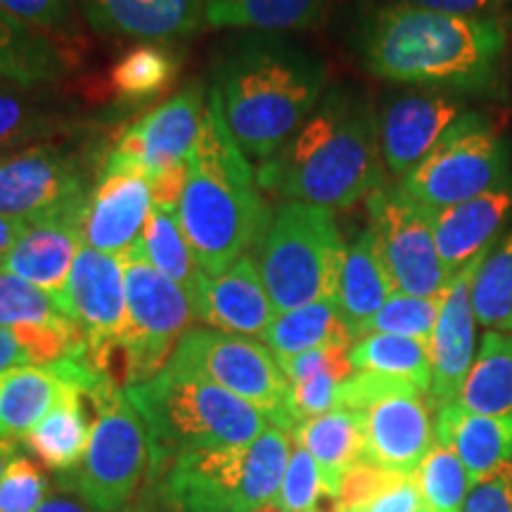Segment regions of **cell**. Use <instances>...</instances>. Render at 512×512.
<instances>
[{
	"instance_id": "obj_1",
	"label": "cell",
	"mask_w": 512,
	"mask_h": 512,
	"mask_svg": "<svg viewBox=\"0 0 512 512\" xmlns=\"http://www.w3.org/2000/svg\"><path fill=\"white\" fill-rule=\"evenodd\" d=\"M508 50L501 17H470L384 3L356 27V53L377 79L444 88L453 93H491L498 88Z\"/></svg>"
},
{
	"instance_id": "obj_2",
	"label": "cell",
	"mask_w": 512,
	"mask_h": 512,
	"mask_svg": "<svg viewBox=\"0 0 512 512\" xmlns=\"http://www.w3.org/2000/svg\"><path fill=\"white\" fill-rule=\"evenodd\" d=\"M377 107L351 86L325 88L294 136L256 171L259 188L287 202L349 209L384 185Z\"/></svg>"
},
{
	"instance_id": "obj_3",
	"label": "cell",
	"mask_w": 512,
	"mask_h": 512,
	"mask_svg": "<svg viewBox=\"0 0 512 512\" xmlns=\"http://www.w3.org/2000/svg\"><path fill=\"white\" fill-rule=\"evenodd\" d=\"M325 79L311 50L283 34L245 31L219 53L209 95L242 152L266 162L323 98Z\"/></svg>"
},
{
	"instance_id": "obj_4",
	"label": "cell",
	"mask_w": 512,
	"mask_h": 512,
	"mask_svg": "<svg viewBox=\"0 0 512 512\" xmlns=\"http://www.w3.org/2000/svg\"><path fill=\"white\" fill-rule=\"evenodd\" d=\"M188 164L178 221L204 273L219 275L254 252L273 214L261 200L249 157L211 95Z\"/></svg>"
},
{
	"instance_id": "obj_5",
	"label": "cell",
	"mask_w": 512,
	"mask_h": 512,
	"mask_svg": "<svg viewBox=\"0 0 512 512\" xmlns=\"http://www.w3.org/2000/svg\"><path fill=\"white\" fill-rule=\"evenodd\" d=\"M128 399L143 415L150 434V482L155 484L181 456L209 448L245 446L271 422L266 415L200 375L166 366L136 387Z\"/></svg>"
},
{
	"instance_id": "obj_6",
	"label": "cell",
	"mask_w": 512,
	"mask_h": 512,
	"mask_svg": "<svg viewBox=\"0 0 512 512\" xmlns=\"http://www.w3.org/2000/svg\"><path fill=\"white\" fill-rule=\"evenodd\" d=\"M292 432L268 425L245 446L181 456L155 482V494L176 512H259L278 503Z\"/></svg>"
},
{
	"instance_id": "obj_7",
	"label": "cell",
	"mask_w": 512,
	"mask_h": 512,
	"mask_svg": "<svg viewBox=\"0 0 512 512\" xmlns=\"http://www.w3.org/2000/svg\"><path fill=\"white\" fill-rule=\"evenodd\" d=\"M344 249L335 211L285 202L256 245V266L275 313L335 299Z\"/></svg>"
},
{
	"instance_id": "obj_8",
	"label": "cell",
	"mask_w": 512,
	"mask_h": 512,
	"mask_svg": "<svg viewBox=\"0 0 512 512\" xmlns=\"http://www.w3.org/2000/svg\"><path fill=\"white\" fill-rule=\"evenodd\" d=\"M93 403V427L81 465L69 472L74 494L95 512H119L131 503L150 472V434L143 415L102 375L88 392Z\"/></svg>"
},
{
	"instance_id": "obj_9",
	"label": "cell",
	"mask_w": 512,
	"mask_h": 512,
	"mask_svg": "<svg viewBox=\"0 0 512 512\" xmlns=\"http://www.w3.org/2000/svg\"><path fill=\"white\" fill-rule=\"evenodd\" d=\"M508 174L501 126L482 112H467L399 185L411 200L437 211L501 188Z\"/></svg>"
},
{
	"instance_id": "obj_10",
	"label": "cell",
	"mask_w": 512,
	"mask_h": 512,
	"mask_svg": "<svg viewBox=\"0 0 512 512\" xmlns=\"http://www.w3.org/2000/svg\"><path fill=\"white\" fill-rule=\"evenodd\" d=\"M169 368L219 384L264 413L271 425L292 432L287 418L290 382L266 344L214 328H190L178 342Z\"/></svg>"
},
{
	"instance_id": "obj_11",
	"label": "cell",
	"mask_w": 512,
	"mask_h": 512,
	"mask_svg": "<svg viewBox=\"0 0 512 512\" xmlns=\"http://www.w3.org/2000/svg\"><path fill=\"white\" fill-rule=\"evenodd\" d=\"M126 271V328L119 339L124 351L126 387H136L162 373L190 330L195 311L190 294L164 278L131 249L124 256Z\"/></svg>"
},
{
	"instance_id": "obj_12",
	"label": "cell",
	"mask_w": 512,
	"mask_h": 512,
	"mask_svg": "<svg viewBox=\"0 0 512 512\" xmlns=\"http://www.w3.org/2000/svg\"><path fill=\"white\" fill-rule=\"evenodd\" d=\"M83 164L57 145H34L0 157V214L27 226L83 223L88 195Z\"/></svg>"
},
{
	"instance_id": "obj_13",
	"label": "cell",
	"mask_w": 512,
	"mask_h": 512,
	"mask_svg": "<svg viewBox=\"0 0 512 512\" xmlns=\"http://www.w3.org/2000/svg\"><path fill=\"white\" fill-rule=\"evenodd\" d=\"M368 214L396 292L441 297L453 278L434 242L432 209L411 200L399 183H384L368 197Z\"/></svg>"
},
{
	"instance_id": "obj_14",
	"label": "cell",
	"mask_w": 512,
	"mask_h": 512,
	"mask_svg": "<svg viewBox=\"0 0 512 512\" xmlns=\"http://www.w3.org/2000/svg\"><path fill=\"white\" fill-rule=\"evenodd\" d=\"M67 316L81 330L88 361L105 373L126 328L124 259L81 247L67 285Z\"/></svg>"
},
{
	"instance_id": "obj_15",
	"label": "cell",
	"mask_w": 512,
	"mask_h": 512,
	"mask_svg": "<svg viewBox=\"0 0 512 512\" xmlns=\"http://www.w3.org/2000/svg\"><path fill=\"white\" fill-rule=\"evenodd\" d=\"M467 112L460 93L444 88L420 86L387 95L377 107V128L389 174H411Z\"/></svg>"
},
{
	"instance_id": "obj_16",
	"label": "cell",
	"mask_w": 512,
	"mask_h": 512,
	"mask_svg": "<svg viewBox=\"0 0 512 512\" xmlns=\"http://www.w3.org/2000/svg\"><path fill=\"white\" fill-rule=\"evenodd\" d=\"M152 209L150 176L110 152L88 195L83 245L124 259L143 235Z\"/></svg>"
},
{
	"instance_id": "obj_17",
	"label": "cell",
	"mask_w": 512,
	"mask_h": 512,
	"mask_svg": "<svg viewBox=\"0 0 512 512\" xmlns=\"http://www.w3.org/2000/svg\"><path fill=\"white\" fill-rule=\"evenodd\" d=\"M204 110L207 105L202 98V86L190 83L185 91L133 121L121 133L112 152L143 169L150 178L169 166L188 162L192 147L200 138Z\"/></svg>"
},
{
	"instance_id": "obj_18",
	"label": "cell",
	"mask_w": 512,
	"mask_h": 512,
	"mask_svg": "<svg viewBox=\"0 0 512 512\" xmlns=\"http://www.w3.org/2000/svg\"><path fill=\"white\" fill-rule=\"evenodd\" d=\"M102 375L86 358L0 373V437L24 439L69 394H88Z\"/></svg>"
},
{
	"instance_id": "obj_19",
	"label": "cell",
	"mask_w": 512,
	"mask_h": 512,
	"mask_svg": "<svg viewBox=\"0 0 512 512\" xmlns=\"http://www.w3.org/2000/svg\"><path fill=\"white\" fill-rule=\"evenodd\" d=\"M430 396L420 389L401 392L363 411V460L399 475H415L437 441Z\"/></svg>"
},
{
	"instance_id": "obj_20",
	"label": "cell",
	"mask_w": 512,
	"mask_h": 512,
	"mask_svg": "<svg viewBox=\"0 0 512 512\" xmlns=\"http://www.w3.org/2000/svg\"><path fill=\"white\" fill-rule=\"evenodd\" d=\"M489 254V252H486ZM484 254V256H486ZM484 256L472 261L451 280L441 302V311L430 337V363H432V387L430 403L434 408L444 403L458 401L463 392L467 375L475 366V342H477V318L472 311L470 285L477 266Z\"/></svg>"
},
{
	"instance_id": "obj_21",
	"label": "cell",
	"mask_w": 512,
	"mask_h": 512,
	"mask_svg": "<svg viewBox=\"0 0 512 512\" xmlns=\"http://www.w3.org/2000/svg\"><path fill=\"white\" fill-rule=\"evenodd\" d=\"M190 302L197 320L242 337H264L278 316L252 252L242 254L219 275H204Z\"/></svg>"
},
{
	"instance_id": "obj_22",
	"label": "cell",
	"mask_w": 512,
	"mask_h": 512,
	"mask_svg": "<svg viewBox=\"0 0 512 512\" xmlns=\"http://www.w3.org/2000/svg\"><path fill=\"white\" fill-rule=\"evenodd\" d=\"M88 24L100 34L174 41L207 27V0H79Z\"/></svg>"
},
{
	"instance_id": "obj_23",
	"label": "cell",
	"mask_w": 512,
	"mask_h": 512,
	"mask_svg": "<svg viewBox=\"0 0 512 512\" xmlns=\"http://www.w3.org/2000/svg\"><path fill=\"white\" fill-rule=\"evenodd\" d=\"M512 211V183L453 207L432 211V230L441 264L451 278L494 247Z\"/></svg>"
},
{
	"instance_id": "obj_24",
	"label": "cell",
	"mask_w": 512,
	"mask_h": 512,
	"mask_svg": "<svg viewBox=\"0 0 512 512\" xmlns=\"http://www.w3.org/2000/svg\"><path fill=\"white\" fill-rule=\"evenodd\" d=\"M83 247L79 223H34L24 228L0 264V271L17 275L48 292L67 313V285L74 261Z\"/></svg>"
},
{
	"instance_id": "obj_25",
	"label": "cell",
	"mask_w": 512,
	"mask_h": 512,
	"mask_svg": "<svg viewBox=\"0 0 512 512\" xmlns=\"http://www.w3.org/2000/svg\"><path fill=\"white\" fill-rule=\"evenodd\" d=\"M396 292L373 228H363L344 249L335 302L351 337L358 339L377 311Z\"/></svg>"
},
{
	"instance_id": "obj_26",
	"label": "cell",
	"mask_w": 512,
	"mask_h": 512,
	"mask_svg": "<svg viewBox=\"0 0 512 512\" xmlns=\"http://www.w3.org/2000/svg\"><path fill=\"white\" fill-rule=\"evenodd\" d=\"M434 434L439 444L458 453L472 484L496 467L512 463V418L472 413L458 401H451L437 408Z\"/></svg>"
},
{
	"instance_id": "obj_27",
	"label": "cell",
	"mask_w": 512,
	"mask_h": 512,
	"mask_svg": "<svg viewBox=\"0 0 512 512\" xmlns=\"http://www.w3.org/2000/svg\"><path fill=\"white\" fill-rule=\"evenodd\" d=\"M292 439L316 460L325 494L337 498L344 477L358 463H363V446H366L363 413L351 411V408H335L294 427Z\"/></svg>"
},
{
	"instance_id": "obj_28",
	"label": "cell",
	"mask_w": 512,
	"mask_h": 512,
	"mask_svg": "<svg viewBox=\"0 0 512 512\" xmlns=\"http://www.w3.org/2000/svg\"><path fill=\"white\" fill-rule=\"evenodd\" d=\"M330 3L332 0H207V27L285 34L318 24Z\"/></svg>"
},
{
	"instance_id": "obj_29",
	"label": "cell",
	"mask_w": 512,
	"mask_h": 512,
	"mask_svg": "<svg viewBox=\"0 0 512 512\" xmlns=\"http://www.w3.org/2000/svg\"><path fill=\"white\" fill-rule=\"evenodd\" d=\"M261 339L278 358H292L330 344H354L335 299H318L299 309L278 313Z\"/></svg>"
},
{
	"instance_id": "obj_30",
	"label": "cell",
	"mask_w": 512,
	"mask_h": 512,
	"mask_svg": "<svg viewBox=\"0 0 512 512\" xmlns=\"http://www.w3.org/2000/svg\"><path fill=\"white\" fill-rule=\"evenodd\" d=\"M83 394L86 392L69 394L24 437L29 451L60 475H67L81 465L91 441L93 422L86 418Z\"/></svg>"
},
{
	"instance_id": "obj_31",
	"label": "cell",
	"mask_w": 512,
	"mask_h": 512,
	"mask_svg": "<svg viewBox=\"0 0 512 512\" xmlns=\"http://www.w3.org/2000/svg\"><path fill=\"white\" fill-rule=\"evenodd\" d=\"M458 403L472 413L512 418V335L508 332L486 330Z\"/></svg>"
},
{
	"instance_id": "obj_32",
	"label": "cell",
	"mask_w": 512,
	"mask_h": 512,
	"mask_svg": "<svg viewBox=\"0 0 512 512\" xmlns=\"http://www.w3.org/2000/svg\"><path fill=\"white\" fill-rule=\"evenodd\" d=\"M349 361L354 370H361V373H375L411 382L420 392L430 394V347L420 339L368 332V335L354 339L349 349Z\"/></svg>"
},
{
	"instance_id": "obj_33",
	"label": "cell",
	"mask_w": 512,
	"mask_h": 512,
	"mask_svg": "<svg viewBox=\"0 0 512 512\" xmlns=\"http://www.w3.org/2000/svg\"><path fill=\"white\" fill-rule=\"evenodd\" d=\"M64 67L62 50L50 36L0 15V83L43 86L60 79Z\"/></svg>"
},
{
	"instance_id": "obj_34",
	"label": "cell",
	"mask_w": 512,
	"mask_h": 512,
	"mask_svg": "<svg viewBox=\"0 0 512 512\" xmlns=\"http://www.w3.org/2000/svg\"><path fill=\"white\" fill-rule=\"evenodd\" d=\"M22 83H0V157L15 155L27 147L67 131V121L46 100Z\"/></svg>"
},
{
	"instance_id": "obj_35",
	"label": "cell",
	"mask_w": 512,
	"mask_h": 512,
	"mask_svg": "<svg viewBox=\"0 0 512 512\" xmlns=\"http://www.w3.org/2000/svg\"><path fill=\"white\" fill-rule=\"evenodd\" d=\"M133 249L152 268H157L164 278L174 280L188 294L195 292L204 275H207L200 261H197L195 249L185 238L181 221H178V214H174V211L157 207L152 209L143 235H140Z\"/></svg>"
},
{
	"instance_id": "obj_36",
	"label": "cell",
	"mask_w": 512,
	"mask_h": 512,
	"mask_svg": "<svg viewBox=\"0 0 512 512\" xmlns=\"http://www.w3.org/2000/svg\"><path fill=\"white\" fill-rule=\"evenodd\" d=\"M181 60L164 43H143L121 55L110 72V91L121 105H143L176 81Z\"/></svg>"
},
{
	"instance_id": "obj_37",
	"label": "cell",
	"mask_w": 512,
	"mask_h": 512,
	"mask_svg": "<svg viewBox=\"0 0 512 512\" xmlns=\"http://www.w3.org/2000/svg\"><path fill=\"white\" fill-rule=\"evenodd\" d=\"M472 311L486 330L508 332L512 325V228L494 242L470 285Z\"/></svg>"
},
{
	"instance_id": "obj_38",
	"label": "cell",
	"mask_w": 512,
	"mask_h": 512,
	"mask_svg": "<svg viewBox=\"0 0 512 512\" xmlns=\"http://www.w3.org/2000/svg\"><path fill=\"white\" fill-rule=\"evenodd\" d=\"M415 482L425 508L434 512H463L472 477L453 448L434 441L430 453L415 470Z\"/></svg>"
},
{
	"instance_id": "obj_39",
	"label": "cell",
	"mask_w": 512,
	"mask_h": 512,
	"mask_svg": "<svg viewBox=\"0 0 512 512\" xmlns=\"http://www.w3.org/2000/svg\"><path fill=\"white\" fill-rule=\"evenodd\" d=\"M444 294L441 297H413V294L394 292L387 299V304L366 325L363 335H368V332H384V335L413 337L430 344Z\"/></svg>"
},
{
	"instance_id": "obj_40",
	"label": "cell",
	"mask_w": 512,
	"mask_h": 512,
	"mask_svg": "<svg viewBox=\"0 0 512 512\" xmlns=\"http://www.w3.org/2000/svg\"><path fill=\"white\" fill-rule=\"evenodd\" d=\"M69 318L48 292L17 275L0 271V328H15L27 323H53Z\"/></svg>"
},
{
	"instance_id": "obj_41",
	"label": "cell",
	"mask_w": 512,
	"mask_h": 512,
	"mask_svg": "<svg viewBox=\"0 0 512 512\" xmlns=\"http://www.w3.org/2000/svg\"><path fill=\"white\" fill-rule=\"evenodd\" d=\"M323 494L325 486L316 460L304 446L294 444L275 508L278 512H316Z\"/></svg>"
},
{
	"instance_id": "obj_42",
	"label": "cell",
	"mask_w": 512,
	"mask_h": 512,
	"mask_svg": "<svg viewBox=\"0 0 512 512\" xmlns=\"http://www.w3.org/2000/svg\"><path fill=\"white\" fill-rule=\"evenodd\" d=\"M349 377L339 373H323L311 380L290 384L287 392V418L292 430L302 422L318 418L342 406V384Z\"/></svg>"
},
{
	"instance_id": "obj_43",
	"label": "cell",
	"mask_w": 512,
	"mask_h": 512,
	"mask_svg": "<svg viewBox=\"0 0 512 512\" xmlns=\"http://www.w3.org/2000/svg\"><path fill=\"white\" fill-rule=\"evenodd\" d=\"M46 496L48 479L27 456H17L0 477V512H36Z\"/></svg>"
},
{
	"instance_id": "obj_44",
	"label": "cell",
	"mask_w": 512,
	"mask_h": 512,
	"mask_svg": "<svg viewBox=\"0 0 512 512\" xmlns=\"http://www.w3.org/2000/svg\"><path fill=\"white\" fill-rule=\"evenodd\" d=\"M0 15L24 27L67 38L76 31L72 0H0Z\"/></svg>"
},
{
	"instance_id": "obj_45",
	"label": "cell",
	"mask_w": 512,
	"mask_h": 512,
	"mask_svg": "<svg viewBox=\"0 0 512 512\" xmlns=\"http://www.w3.org/2000/svg\"><path fill=\"white\" fill-rule=\"evenodd\" d=\"M349 349L351 347H347V344H330V347L306 351V354L292 358H278V361L290 384L311 380V377L323 373H339L351 377L356 370L349 361Z\"/></svg>"
},
{
	"instance_id": "obj_46",
	"label": "cell",
	"mask_w": 512,
	"mask_h": 512,
	"mask_svg": "<svg viewBox=\"0 0 512 512\" xmlns=\"http://www.w3.org/2000/svg\"><path fill=\"white\" fill-rule=\"evenodd\" d=\"M463 512H512V463L477 479L470 486Z\"/></svg>"
},
{
	"instance_id": "obj_47",
	"label": "cell",
	"mask_w": 512,
	"mask_h": 512,
	"mask_svg": "<svg viewBox=\"0 0 512 512\" xmlns=\"http://www.w3.org/2000/svg\"><path fill=\"white\" fill-rule=\"evenodd\" d=\"M425 501L415 482V475H399L392 484L384 486L373 501L356 512H422Z\"/></svg>"
},
{
	"instance_id": "obj_48",
	"label": "cell",
	"mask_w": 512,
	"mask_h": 512,
	"mask_svg": "<svg viewBox=\"0 0 512 512\" xmlns=\"http://www.w3.org/2000/svg\"><path fill=\"white\" fill-rule=\"evenodd\" d=\"M188 174H190V164L181 162L169 166V169L159 171L150 178V188H152V204L157 209H166L178 214V207H181L185 185H188Z\"/></svg>"
},
{
	"instance_id": "obj_49",
	"label": "cell",
	"mask_w": 512,
	"mask_h": 512,
	"mask_svg": "<svg viewBox=\"0 0 512 512\" xmlns=\"http://www.w3.org/2000/svg\"><path fill=\"white\" fill-rule=\"evenodd\" d=\"M392 3H406L415 5V8L470 17H498V10H501V3H498V0H392Z\"/></svg>"
},
{
	"instance_id": "obj_50",
	"label": "cell",
	"mask_w": 512,
	"mask_h": 512,
	"mask_svg": "<svg viewBox=\"0 0 512 512\" xmlns=\"http://www.w3.org/2000/svg\"><path fill=\"white\" fill-rule=\"evenodd\" d=\"M17 366H31L27 349L12 328H0V373Z\"/></svg>"
},
{
	"instance_id": "obj_51",
	"label": "cell",
	"mask_w": 512,
	"mask_h": 512,
	"mask_svg": "<svg viewBox=\"0 0 512 512\" xmlns=\"http://www.w3.org/2000/svg\"><path fill=\"white\" fill-rule=\"evenodd\" d=\"M36 512H95L91 505H86L79 496L64 494V491H53L46 496V501L41 503V508Z\"/></svg>"
},
{
	"instance_id": "obj_52",
	"label": "cell",
	"mask_w": 512,
	"mask_h": 512,
	"mask_svg": "<svg viewBox=\"0 0 512 512\" xmlns=\"http://www.w3.org/2000/svg\"><path fill=\"white\" fill-rule=\"evenodd\" d=\"M24 228H27V223L8 219V216L0 214V264H3V259L8 256L12 245L19 240V235L24 233Z\"/></svg>"
},
{
	"instance_id": "obj_53",
	"label": "cell",
	"mask_w": 512,
	"mask_h": 512,
	"mask_svg": "<svg viewBox=\"0 0 512 512\" xmlns=\"http://www.w3.org/2000/svg\"><path fill=\"white\" fill-rule=\"evenodd\" d=\"M19 456L17 453V446L12 444L10 439H3L0 437V477L5 475V470H8L12 460H15Z\"/></svg>"
},
{
	"instance_id": "obj_54",
	"label": "cell",
	"mask_w": 512,
	"mask_h": 512,
	"mask_svg": "<svg viewBox=\"0 0 512 512\" xmlns=\"http://www.w3.org/2000/svg\"><path fill=\"white\" fill-rule=\"evenodd\" d=\"M119 512H169V510H164V508H159V505H155V503H150V501H136V503H128L126 508H121Z\"/></svg>"
},
{
	"instance_id": "obj_55",
	"label": "cell",
	"mask_w": 512,
	"mask_h": 512,
	"mask_svg": "<svg viewBox=\"0 0 512 512\" xmlns=\"http://www.w3.org/2000/svg\"><path fill=\"white\" fill-rule=\"evenodd\" d=\"M505 64H508V86L512 93V34H508V50H505Z\"/></svg>"
},
{
	"instance_id": "obj_56",
	"label": "cell",
	"mask_w": 512,
	"mask_h": 512,
	"mask_svg": "<svg viewBox=\"0 0 512 512\" xmlns=\"http://www.w3.org/2000/svg\"><path fill=\"white\" fill-rule=\"evenodd\" d=\"M259 512H278V508H275V505H268V508H264V510H259Z\"/></svg>"
},
{
	"instance_id": "obj_57",
	"label": "cell",
	"mask_w": 512,
	"mask_h": 512,
	"mask_svg": "<svg viewBox=\"0 0 512 512\" xmlns=\"http://www.w3.org/2000/svg\"><path fill=\"white\" fill-rule=\"evenodd\" d=\"M422 512H434V510H430V508H425V510H422Z\"/></svg>"
},
{
	"instance_id": "obj_58",
	"label": "cell",
	"mask_w": 512,
	"mask_h": 512,
	"mask_svg": "<svg viewBox=\"0 0 512 512\" xmlns=\"http://www.w3.org/2000/svg\"><path fill=\"white\" fill-rule=\"evenodd\" d=\"M508 335H512V325H510V330H508Z\"/></svg>"
},
{
	"instance_id": "obj_59",
	"label": "cell",
	"mask_w": 512,
	"mask_h": 512,
	"mask_svg": "<svg viewBox=\"0 0 512 512\" xmlns=\"http://www.w3.org/2000/svg\"><path fill=\"white\" fill-rule=\"evenodd\" d=\"M498 3H501V5H503V3H505V0H498Z\"/></svg>"
}]
</instances>
